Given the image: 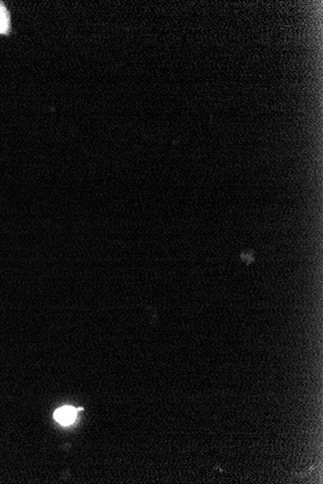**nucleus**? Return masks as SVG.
Returning a JSON list of instances; mask_svg holds the SVG:
<instances>
[{
    "label": "nucleus",
    "instance_id": "obj_1",
    "mask_svg": "<svg viewBox=\"0 0 323 484\" xmlns=\"http://www.w3.org/2000/svg\"><path fill=\"white\" fill-rule=\"evenodd\" d=\"M77 413H78L77 409L72 408V407H63V408L56 411L54 418L63 426H68V424L73 423L74 419H76Z\"/></svg>",
    "mask_w": 323,
    "mask_h": 484
},
{
    "label": "nucleus",
    "instance_id": "obj_2",
    "mask_svg": "<svg viewBox=\"0 0 323 484\" xmlns=\"http://www.w3.org/2000/svg\"><path fill=\"white\" fill-rule=\"evenodd\" d=\"M9 14L4 5L0 3V34H6L9 31Z\"/></svg>",
    "mask_w": 323,
    "mask_h": 484
}]
</instances>
